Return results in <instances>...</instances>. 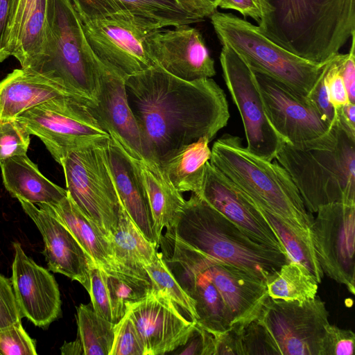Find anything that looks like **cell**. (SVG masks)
<instances>
[{
    "mask_svg": "<svg viewBox=\"0 0 355 355\" xmlns=\"http://www.w3.org/2000/svg\"><path fill=\"white\" fill-rule=\"evenodd\" d=\"M37 205L54 216L71 232L96 266L105 270L114 265L107 237L81 212L68 193L56 204Z\"/></svg>",
    "mask_w": 355,
    "mask_h": 355,
    "instance_id": "obj_28",
    "label": "cell"
},
{
    "mask_svg": "<svg viewBox=\"0 0 355 355\" xmlns=\"http://www.w3.org/2000/svg\"><path fill=\"white\" fill-rule=\"evenodd\" d=\"M210 141L201 137L176 151L159 166L170 183L180 192L200 193L205 165L211 155Z\"/></svg>",
    "mask_w": 355,
    "mask_h": 355,
    "instance_id": "obj_29",
    "label": "cell"
},
{
    "mask_svg": "<svg viewBox=\"0 0 355 355\" xmlns=\"http://www.w3.org/2000/svg\"><path fill=\"white\" fill-rule=\"evenodd\" d=\"M110 355H145L142 338L126 312L114 327V338Z\"/></svg>",
    "mask_w": 355,
    "mask_h": 355,
    "instance_id": "obj_38",
    "label": "cell"
},
{
    "mask_svg": "<svg viewBox=\"0 0 355 355\" xmlns=\"http://www.w3.org/2000/svg\"><path fill=\"white\" fill-rule=\"evenodd\" d=\"M275 159L309 212L333 202L355 204V137L335 117L326 134L298 146L284 143Z\"/></svg>",
    "mask_w": 355,
    "mask_h": 355,
    "instance_id": "obj_2",
    "label": "cell"
},
{
    "mask_svg": "<svg viewBox=\"0 0 355 355\" xmlns=\"http://www.w3.org/2000/svg\"><path fill=\"white\" fill-rule=\"evenodd\" d=\"M270 9L259 30L310 62H327L355 32V0H264Z\"/></svg>",
    "mask_w": 355,
    "mask_h": 355,
    "instance_id": "obj_3",
    "label": "cell"
},
{
    "mask_svg": "<svg viewBox=\"0 0 355 355\" xmlns=\"http://www.w3.org/2000/svg\"><path fill=\"white\" fill-rule=\"evenodd\" d=\"M46 21L44 50L26 68L95 103L101 61L86 40L71 0H47Z\"/></svg>",
    "mask_w": 355,
    "mask_h": 355,
    "instance_id": "obj_6",
    "label": "cell"
},
{
    "mask_svg": "<svg viewBox=\"0 0 355 355\" xmlns=\"http://www.w3.org/2000/svg\"><path fill=\"white\" fill-rule=\"evenodd\" d=\"M153 288L167 295L193 322L198 319L194 300L187 293L167 266L162 253L157 252L151 263L144 266Z\"/></svg>",
    "mask_w": 355,
    "mask_h": 355,
    "instance_id": "obj_36",
    "label": "cell"
},
{
    "mask_svg": "<svg viewBox=\"0 0 355 355\" xmlns=\"http://www.w3.org/2000/svg\"><path fill=\"white\" fill-rule=\"evenodd\" d=\"M197 196L256 242L287 256L277 234L254 203L209 162L205 165L202 187Z\"/></svg>",
    "mask_w": 355,
    "mask_h": 355,
    "instance_id": "obj_17",
    "label": "cell"
},
{
    "mask_svg": "<svg viewBox=\"0 0 355 355\" xmlns=\"http://www.w3.org/2000/svg\"><path fill=\"white\" fill-rule=\"evenodd\" d=\"M355 343L354 333L330 323L326 329L320 355H352Z\"/></svg>",
    "mask_w": 355,
    "mask_h": 355,
    "instance_id": "obj_42",
    "label": "cell"
},
{
    "mask_svg": "<svg viewBox=\"0 0 355 355\" xmlns=\"http://www.w3.org/2000/svg\"><path fill=\"white\" fill-rule=\"evenodd\" d=\"M64 96H80L31 69H16L0 81V120L16 119L30 108Z\"/></svg>",
    "mask_w": 355,
    "mask_h": 355,
    "instance_id": "obj_23",
    "label": "cell"
},
{
    "mask_svg": "<svg viewBox=\"0 0 355 355\" xmlns=\"http://www.w3.org/2000/svg\"><path fill=\"white\" fill-rule=\"evenodd\" d=\"M108 240L114 262L128 266L144 267L158 252L157 247L143 236L123 207L117 228Z\"/></svg>",
    "mask_w": 355,
    "mask_h": 355,
    "instance_id": "obj_32",
    "label": "cell"
},
{
    "mask_svg": "<svg viewBox=\"0 0 355 355\" xmlns=\"http://www.w3.org/2000/svg\"><path fill=\"white\" fill-rule=\"evenodd\" d=\"M130 157L144 189L155 234L159 242L163 229L169 230L175 225L185 200L182 193L165 177L157 163L149 159Z\"/></svg>",
    "mask_w": 355,
    "mask_h": 355,
    "instance_id": "obj_26",
    "label": "cell"
},
{
    "mask_svg": "<svg viewBox=\"0 0 355 355\" xmlns=\"http://www.w3.org/2000/svg\"><path fill=\"white\" fill-rule=\"evenodd\" d=\"M13 248L10 279L21 316L46 327L61 314L58 284L48 270L26 255L19 243H14Z\"/></svg>",
    "mask_w": 355,
    "mask_h": 355,
    "instance_id": "obj_18",
    "label": "cell"
},
{
    "mask_svg": "<svg viewBox=\"0 0 355 355\" xmlns=\"http://www.w3.org/2000/svg\"><path fill=\"white\" fill-rule=\"evenodd\" d=\"M256 206L277 234L289 261L297 262L303 266L320 284L324 273L315 254L311 232L297 230L282 218Z\"/></svg>",
    "mask_w": 355,
    "mask_h": 355,
    "instance_id": "obj_33",
    "label": "cell"
},
{
    "mask_svg": "<svg viewBox=\"0 0 355 355\" xmlns=\"http://www.w3.org/2000/svg\"><path fill=\"white\" fill-rule=\"evenodd\" d=\"M103 270L116 323L126 313L128 304L141 300L153 288V283L144 267L115 262L112 268Z\"/></svg>",
    "mask_w": 355,
    "mask_h": 355,
    "instance_id": "obj_31",
    "label": "cell"
},
{
    "mask_svg": "<svg viewBox=\"0 0 355 355\" xmlns=\"http://www.w3.org/2000/svg\"><path fill=\"white\" fill-rule=\"evenodd\" d=\"M268 297L286 301L304 302L317 295L318 283L303 266L288 261L266 281Z\"/></svg>",
    "mask_w": 355,
    "mask_h": 355,
    "instance_id": "obj_34",
    "label": "cell"
},
{
    "mask_svg": "<svg viewBox=\"0 0 355 355\" xmlns=\"http://www.w3.org/2000/svg\"><path fill=\"white\" fill-rule=\"evenodd\" d=\"M339 70L345 85L349 99L355 103V32L351 37L347 53H339Z\"/></svg>",
    "mask_w": 355,
    "mask_h": 355,
    "instance_id": "obj_49",
    "label": "cell"
},
{
    "mask_svg": "<svg viewBox=\"0 0 355 355\" xmlns=\"http://www.w3.org/2000/svg\"><path fill=\"white\" fill-rule=\"evenodd\" d=\"M0 355H1V352H0Z\"/></svg>",
    "mask_w": 355,
    "mask_h": 355,
    "instance_id": "obj_55",
    "label": "cell"
},
{
    "mask_svg": "<svg viewBox=\"0 0 355 355\" xmlns=\"http://www.w3.org/2000/svg\"><path fill=\"white\" fill-rule=\"evenodd\" d=\"M3 182L17 200L33 204H56L67 195V189L47 179L26 155L0 161Z\"/></svg>",
    "mask_w": 355,
    "mask_h": 355,
    "instance_id": "obj_25",
    "label": "cell"
},
{
    "mask_svg": "<svg viewBox=\"0 0 355 355\" xmlns=\"http://www.w3.org/2000/svg\"><path fill=\"white\" fill-rule=\"evenodd\" d=\"M1 355H36L35 343L22 327L21 321L0 329Z\"/></svg>",
    "mask_w": 355,
    "mask_h": 355,
    "instance_id": "obj_39",
    "label": "cell"
},
{
    "mask_svg": "<svg viewBox=\"0 0 355 355\" xmlns=\"http://www.w3.org/2000/svg\"><path fill=\"white\" fill-rule=\"evenodd\" d=\"M47 0H36L12 55L22 68L28 67L42 53L46 40Z\"/></svg>",
    "mask_w": 355,
    "mask_h": 355,
    "instance_id": "obj_35",
    "label": "cell"
},
{
    "mask_svg": "<svg viewBox=\"0 0 355 355\" xmlns=\"http://www.w3.org/2000/svg\"><path fill=\"white\" fill-rule=\"evenodd\" d=\"M242 355H278L268 332L257 319L241 333Z\"/></svg>",
    "mask_w": 355,
    "mask_h": 355,
    "instance_id": "obj_40",
    "label": "cell"
},
{
    "mask_svg": "<svg viewBox=\"0 0 355 355\" xmlns=\"http://www.w3.org/2000/svg\"><path fill=\"white\" fill-rule=\"evenodd\" d=\"M77 338L64 343L62 354L110 355L114 338L115 324L100 316L92 304L76 307Z\"/></svg>",
    "mask_w": 355,
    "mask_h": 355,
    "instance_id": "obj_30",
    "label": "cell"
},
{
    "mask_svg": "<svg viewBox=\"0 0 355 355\" xmlns=\"http://www.w3.org/2000/svg\"><path fill=\"white\" fill-rule=\"evenodd\" d=\"M168 268L195 302L198 315L196 325L210 333L223 332L231 327V317L227 308L205 271L197 272L178 266Z\"/></svg>",
    "mask_w": 355,
    "mask_h": 355,
    "instance_id": "obj_27",
    "label": "cell"
},
{
    "mask_svg": "<svg viewBox=\"0 0 355 355\" xmlns=\"http://www.w3.org/2000/svg\"><path fill=\"white\" fill-rule=\"evenodd\" d=\"M88 108L100 126L128 155L144 159L141 135L128 103L125 78L102 62L96 101L90 103Z\"/></svg>",
    "mask_w": 355,
    "mask_h": 355,
    "instance_id": "obj_20",
    "label": "cell"
},
{
    "mask_svg": "<svg viewBox=\"0 0 355 355\" xmlns=\"http://www.w3.org/2000/svg\"><path fill=\"white\" fill-rule=\"evenodd\" d=\"M218 8L234 10L244 17H250L261 28L270 15V9L264 0H220Z\"/></svg>",
    "mask_w": 355,
    "mask_h": 355,
    "instance_id": "obj_45",
    "label": "cell"
},
{
    "mask_svg": "<svg viewBox=\"0 0 355 355\" xmlns=\"http://www.w3.org/2000/svg\"><path fill=\"white\" fill-rule=\"evenodd\" d=\"M188 251L220 293L231 317V327L242 331L258 317L268 297L266 281L240 267Z\"/></svg>",
    "mask_w": 355,
    "mask_h": 355,
    "instance_id": "obj_19",
    "label": "cell"
},
{
    "mask_svg": "<svg viewBox=\"0 0 355 355\" xmlns=\"http://www.w3.org/2000/svg\"><path fill=\"white\" fill-rule=\"evenodd\" d=\"M110 137L71 151L60 162L69 196L107 239L116 231L123 208L107 157Z\"/></svg>",
    "mask_w": 355,
    "mask_h": 355,
    "instance_id": "obj_8",
    "label": "cell"
},
{
    "mask_svg": "<svg viewBox=\"0 0 355 355\" xmlns=\"http://www.w3.org/2000/svg\"><path fill=\"white\" fill-rule=\"evenodd\" d=\"M186 345L187 347L179 354L216 355L215 338L213 334L198 325L196 326L193 334Z\"/></svg>",
    "mask_w": 355,
    "mask_h": 355,
    "instance_id": "obj_48",
    "label": "cell"
},
{
    "mask_svg": "<svg viewBox=\"0 0 355 355\" xmlns=\"http://www.w3.org/2000/svg\"><path fill=\"white\" fill-rule=\"evenodd\" d=\"M189 13L202 19L209 17L218 9L220 0H175Z\"/></svg>",
    "mask_w": 355,
    "mask_h": 355,
    "instance_id": "obj_51",
    "label": "cell"
},
{
    "mask_svg": "<svg viewBox=\"0 0 355 355\" xmlns=\"http://www.w3.org/2000/svg\"><path fill=\"white\" fill-rule=\"evenodd\" d=\"M42 236L48 269L78 282L89 291L91 266L95 264L71 232L54 216L35 204L18 200Z\"/></svg>",
    "mask_w": 355,
    "mask_h": 355,
    "instance_id": "obj_21",
    "label": "cell"
},
{
    "mask_svg": "<svg viewBox=\"0 0 355 355\" xmlns=\"http://www.w3.org/2000/svg\"><path fill=\"white\" fill-rule=\"evenodd\" d=\"M324 67L319 78L306 96L317 108L324 120L331 125L334 120L335 112L329 98L325 78Z\"/></svg>",
    "mask_w": 355,
    "mask_h": 355,
    "instance_id": "obj_47",
    "label": "cell"
},
{
    "mask_svg": "<svg viewBox=\"0 0 355 355\" xmlns=\"http://www.w3.org/2000/svg\"><path fill=\"white\" fill-rule=\"evenodd\" d=\"M236 328L213 334L215 338L216 355H242L241 333Z\"/></svg>",
    "mask_w": 355,
    "mask_h": 355,
    "instance_id": "obj_50",
    "label": "cell"
},
{
    "mask_svg": "<svg viewBox=\"0 0 355 355\" xmlns=\"http://www.w3.org/2000/svg\"><path fill=\"white\" fill-rule=\"evenodd\" d=\"M79 16L98 18L127 14L153 21L162 28L203 20L189 13L175 0H71Z\"/></svg>",
    "mask_w": 355,
    "mask_h": 355,
    "instance_id": "obj_24",
    "label": "cell"
},
{
    "mask_svg": "<svg viewBox=\"0 0 355 355\" xmlns=\"http://www.w3.org/2000/svg\"><path fill=\"white\" fill-rule=\"evenodd\" d=\"M339 53L335 55L326 64L325 78L329 98L334 109L348 103V94L339 70Z\"/></svg>",
    "mask_w": 355,
    "mask_h": 355,
    "instance_id": "obj_43",
    "label": "cell"
},
{
    "mask_svg": "<svg viewBox=\"0 0 355 355\" xmlns=\"http://www.w3.org/2000/svg\"><path fill=\"white\" fill-rule=\"evenodd\" d=\"M79 17L86 40L94 54L124 78L154 65L145 42L152 33L162 28L157 24L120 13L98 18Z\"/></svg>",
    "mask_w": 355,
    "mask_h": 355,
    "instance_id": "obj_10",
    "label": "cell"
},
{
    "mask_svg": "<svg viewBox=\"0 0 355 355\" xmlns=\"http://www.w3.org/2000/svg\"><path fill=\"white\" fill-rule=\"evenodd\" d=\"M92 102L80 96L54 98L30 108L16 119L42 141L60 164L71 151L110 137L89 112Z\"/></svg>",
    "mask_w": 355,
    "mask_h": 355,
    "instance_id": "obj_9",
    "label": "cell"
},
{
    "mask_svg": "<svg viewBox=\"0 0 355 355\" xmlns=\"http://www.w3.org/2000/svg\"><path fill=\"white\" fill-rule=\"evenodd\" d=\"M164 236L205 257L240 267L265 281L289 261L285 254L256 242L194 193L185 200L175 225Z\"/></svg>",
    "mask_w": 355,
    "mask_h": 355,
    "instance_id": "obj_4",
    "label": "cell"
},
{
    "mask_svg": "<svg viewBox=\"0 0 355 355\" xmlns=\"http://www.w3.org/2000/svg\"><path fill=\"white\" fill-rule=\"evenodd\" d=\"M220 63L225 85L241 116L247 149L272 161L284 142L267 117L254 71L227 46H222Z\"/></svg>",
    "mask_w": 355,
    "mask_h": 355,
    "instance_id": "obj_12",
    "label": "cell"
},
{
    "mask_svg": "<svg viewBox=\"0 0 355 355\" xmlns=\"http://www.w3.org/2000/svg\"><path fill=\"white\" fill-rule=\"evenodd\" d=\"M18 2H19V0H11V8H10V14L9 20L13 15L15 10H16V8L17 6Z\"/></svg>",
    "mask_w": 355,
    "mask_h": 355,
    "instance_id": "obj_54",
    "label": "cell"
},
{
    "mask_svg": "<svg viewBox=\"0 0 355 355\" xmlns=\"http://www.w3.org/2000/svg\"><path fill=\"white\" fill-rule=\"evenodd\" d=\"M211 23L222 44L232 49L255 72L267 75L307 96L326 63L310 62L284 49L254 25L230 12L216 10Z\"/></svg>",
    "mask_w": 355,
    "mask_h": 355,
    "instance_id": "obj_7",
    "label": "cell"
},
{
    "mask_svg": "<svg viewBox=\"0 0 355 355\" xmlns=\"http://www.w3.org/2000/svg\"><path fill=\"white\" fill-rule=\"evenodd\" d=\"M30 133L17 120H0V161L26 155Z\"/></svg>",
    "mask_w": 355,
    "mask_h": 355,
    "instance_id": "obj_37",
    "label": "cell"
},
{
    "mask_svg": "<svg viewBox=\"0 0 355 355\" xmlns=\"http://www.w3.org/2000/svg\"><path fill=\"white\" fill-rule=\"evenodd\" d=\"M316 213L311 234L323 273L354 294L355 204L333 202Z\"/></svg>",
    "mask_w": 355,
    "mask_h": 355,
    "instance_id": "obj_13",
    "label": "cell"
},
{
    "mask_svg": "<svg viewBox=\"0 0 355 355\" xmlns=\"http://www.w3.org/2000/svg\"><path fill=\"white\" fill-rule=\"evenodd\" d=\"M106 153L123 209L143 236L158 248L147 197L130 156L111 137L107 142Z\"/></svg>",
    "mask_w": 355,
    "mask_h": 355,
    "instance_id": "obj_22",
    "label": "cell"
},
{
    "mask_svg": "<svg viewBox=\"0 0 355 355\" xmlns=\"http://www.w3.org/2000/svg\"><path fill=\"white\" fill-rule=\"evenodd\" d=\"M335 118L352 136L355 137V103L349 102L334 109Z\"/></svg>",
    "mask_w": 355,
    "mask_h": 355,
    "instance_id": "obj_53",
    "label": "cell"
},
{
    "mask_svg": "<svg viewBox=\"0 0 355 355\" xmlns=\"http://www.w3.org/2000/svg\"><path fill=\"white\" fill-rule=\"evenodd\" d=\"M20 321L11 279L0 274V329Z\"/></svg>",
    "mask_w": 355,
    "mask_h": 355,
    "instance_id": "obj_44",
    "label": "cell"
},
{
    "mask_svg": "<svg viewBox=\"0 0 355 355\" xmlns=\"http://www.w3.org/2000/svg\"><path fill=\"white\" fill-rule=\"evenodd\" d=\"M125 83L144 159L158 165L201 137L211 141L230 119L226 95L211 78L184 80L153 65Z\"/></svg>",
    "mask_w": 355,
    "mask_h": 355,
    "instance_id": "obj_1",
    "label": "cell"
},
{
    "mask_svg": "<svg viewBox=\"0 0 355 355\" xmlns=\"http://www.w3.org/2000/svg\"><path fill=\"white\" fill-rule=\"evenodd\" d=\"M36 0H19L16 10L10 19L6 35V47L10 55L18 42L23 27L34 7Z\"/></svg>",
    "mask_w": 355,
    "mask_h": 355,
    "instance_id": "obj_46",
    "label": "cell"
},
{
    "mask_svg": "<svg viewBox=\"0 0 355 355\" xmlns=\"http://www.w3.org/2000/svg\"><path fill=\"white\" fill-rule=\"evenodd\" d=\"M145 347V355H160L184 346L196 323L164 293L153 288L143 299L128 305Z\"/></svg>",
    "mask_w": 355,
    "mask_h": 355,
    "instance_id": "obj_16",
    "label": "cell"
},
{
    "mask_svg": "<svg viewBox=\"0 0 355 355\" xmlns=\"http://www.w3.org/2000/svg\"><path fill=\"white\" fill-rule=\"evenodd\" d=\"M267 117L284 143L298 146L326 134L327 123L306 96L267 75L255 72Z\"/></svg>",
    "mask_w": 355,
    "mask_h": 355,
    "instance_id": "obj_14",
    "label": "cell"
},
{
    "mask_svg": "<svg viewBox=\"0 0 355 355\" xmlns=\"http://www.w3.org/2000/svg\"><path fill=\"white\" fill-rule=\"evenodd\" d=\"M89 277L90 288L88 293L94 310L102 318L115 323L104 271L93 264L90 268Z\"/></svg>",
    "mask_w": 355,
    "mask_h": 355,
    "instance_id": "obj_41",
    "label": "cell"
},
{
    "mask_svg": "<svg viewBox=\"0 0 355 355\" xmlns=\"http://www.w3.org/2000/svg\"><path fill=\"white\" fill-rule=\"evenodd\" d=\"M145 44L153 64L177 78L192 81L216 75L214 60L202 34L189 25L159 28Z\"/></svg>",
    "mask_w": 355,
    "mask_h": 355,
    "instance_id": "obj_15",
    "label": "cell"
},
{
    "mask_svg": "<svg viewBox=\"0 0 355 355\" xmlns=\"http://www.w3.org/2000/svg\"><path fill=\"white\" fill-rule=\"evenodd\" d=\"M211 152L209 163L256 205L297 230L311 232L314 218L291 177L279 163L252 153L240 137L230 134L218 139Z\"/></svg>",
    "mask_w": 355,
    "mask_h": 355,
    "instance_id": "obj_5",
    "label": "cell"
},
{
    "mask_svg": "<svg viewBox=\"0 0 355 355\" xmlns=\"http://www.w3.org/2000/svg\"><path fill=\"white\" fill-rule=\"evenodd\" d=\"M256 319L268 332L278 355H320L329 322L319 297L304 302L268 297Z\"/></svg>",
    "mask_w": 355,
    "mask_h": 355,
    "instance_id": "obj_11",
    "label": "cell"
},
{
    "mask_svg": "<svg viewBox=\"0 0 355 355\" xmlns=\"http://www.w3.org/2000/svg\"><path fill=\"white\" fill-rule=\"evenodd\" d=\"M10 8L11 0H0V63L10 56L6 47V35Z\"/></svg>",
    "mask_w": 355,
    "mask_h": 355,
    "instance_id": "obj_52",
    "label": "cell"
}]
</instances>
